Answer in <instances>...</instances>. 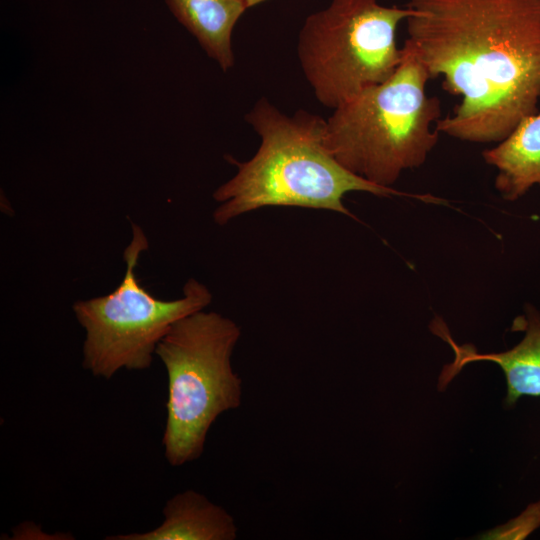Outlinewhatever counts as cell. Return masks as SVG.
<instances>
[{
	"label": "cell",
	"instance_id": "1",
	"mask_svg": "<svg viewBox=\"0 0 540 540\" xmlns=\"http://www.w3.org/2000/svg\"><path fill=\"white\" fill-rule=\"evenodd\" d=\"M404 42L461 101L436 129L498 143L540 101V0H410Z\"/></svg>",
	"mask_w": 540,
	"mask_h": 540
},
{
	"label": "cell",
	"instance_id": "2",
	"mask_svg": "<svg viewBox=\"0 0 540 540\" xmlns=\"http://www.w3.org/2000/svg\"><path fill=\"white\" fill-rule=\"evenodd\" d=\"M260 137L252 158L239 162L236 174L213 193L220 205L214 221L232 219L264 207H301L334 211L354 217L343 199L349 192L377 196L409 195L372 183L345 168L325 144L326 120L305 110L281 112L260 98L245 115Z\"/></svg>",
	"mask_w": 540,
	"mask_h": 540
},
{
	"label": "cell",
	"instance_id": "3",
	"mask_svg": "<svg viewBox=\"0 0 540 540\" xmlns=\"http://www.w3.org/2000/svg\"><path fill=\"white\" fill-rule=\"evenodd\" d=\"M402 51L386 81L363 90L326 119L331 154L352 173L385 187L405 170L423 165L440 134V99L426 93L431 77L406 44Z\"/></svg>",
	"mask_w": 540,
	"mask_h": 540
},
{
	"label": "cell",
	"instance_id": "4",
	"mask_svg": "<svg viewBox=\"0 0 540 540\" xmlns=\"http://www.w3.org/2000/svg\"><path fill=\"white\" fill-rule=\"evenodd\" d=\"M240 335L233 320L203 309L178 320L158 343L155 355L168 377L162 444L171 466L200 458L216 419L241 405L242 381L231 362Z\"/></svg>",
	"mask_w": 540,
	"mask_h": 540
},
{
	"label": "cell",
	"instance_id": "5",
	"mask_svg": "<svg viewBox=\"0 0 540 540\" xmlns=\"http://www.w3.org/2000/svg\"><path fill=\"white\" fill-rule=\"evenodd\" d=\"M411 14L407 6H383L377 0H332L309 15L299 32L297 55L317 101L334 110L386 81L403 56L397 27Z\"/></svg>",
	"mask_w": 540,
	"mask_h": 540
},
{
	"label": "cell",
	"instance_id": "6",
	"mask_svg": "<svg viewBox=\"0 0 540 540\" xmlns=\"http://www.w3.org/2000/svg\"><path fill=\"white\" fill-rule=\"evenodd\" d=\"M131 240L123 252L126 271L109 294L76 301L74 315L85 331L82 366L93 376L111 379L119 370H145L151 366L158 343L183 317L205 309L212 294L191 278L183 294L162 300L139 281L136 266L149 248L143 229L131 221Z\"/></svg>",
	"mask_w": 540,
	"mask_h": 540
},
{
	"label": "cell",
	"instance_id": "7",
	"mask_svg": "<svg viewBox=\"0 0 540 540\" xmlns=\"http://www.w3.org/2000/svg\"><path fill=\"white\" fill-rule=\"evenodd\" d=\"M432 331L445 340L452 348L455 359L446 365L440 376V386L447 383L467 364L476 361H490L500 366L507 382L505 406L512 407L524 396H540V313L530 304L524 315L517 317L512 330L524 331L522 340L512 349L499 353H478L470 345L456 343L441 319H435Z\"/></svg>",
	"mask_w": 540,
	"mask_h": 540
},
{
	"label": "cell",
	"instance_id": "8",
	"mask_svg": "<svg viewBox=\"0 0 540 540\" xmlns=\"http://www.w3.org/2000/svg\"><path fill=\"white\" fill-rule=\"evenodd\" d=\"M162 523L147 532L106 537L107 540H234L233 517L205 495L189 489L171 497Z\"/></svg>",
	"mask_w": 540,
	"mask_h": 540
},
{
	"label": "cell",
	"instance_id": "9",
	"mask_svg": "<svg viewBox=\"0 0 540 540\" xmlns=\"http://www.w3.org/2000/svg\"><path fill=\"white\" fill-rule=\"evenodd\" d=\"M482 156L497 169L494 185L504 200L515 201L540 186V112L524 118Z\"/></svg>",
	"mask_w": 540,
	"mask_h": 540
},
{
	"label": "cell",
	"instance_id": "10",
	"mask_svg": "<svg viewBox=\"0 0 540 540\" xmlns=\"http://www.w3.org/2000/svg\"><path fill=\"white\" fill-rule=\"evenodd\" d=\"M171 13L223 71L234 65L232 32L248 9L244 0H165Z\"/></svg>",
	"mask_w": 540,
	"mask_h": 540
},
{
	"label": "cell",
	"instance_id": "11",
	"mask_svg": "<svg viewBox=\"0 0 540 540\" xmlns=\"http://www.w3.org/2000/svg\"><path fill=\"white\" fill-rule=\"evenodd\" d=\"M540 526V501L531 504L518 518L508 524L506 529L511 538L521 539Z\"/></svg>",
	"mask_w": 540,
	"mask_h": 540
},
{
	"label": "cell",
	"instance_id": "12",
	"mask_svg": "<svg viewBox=\"0 0 540 540\" xmlns=\"http://www.w3.org/2000/svg\"><path fill=\"white\" fill-rule=\"evenodd\" d=\"M265 1L266 0H244V2H245L248 9L253 7V6H256V5L260 4V3H263Z\"/></svg>",
	"mask_w": 540,
	"mask_h": 540
}]
</instances>
